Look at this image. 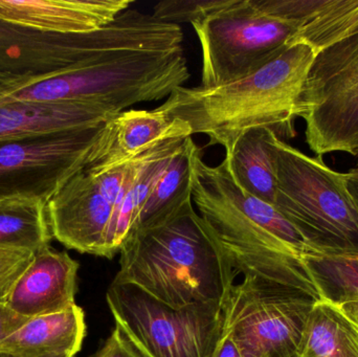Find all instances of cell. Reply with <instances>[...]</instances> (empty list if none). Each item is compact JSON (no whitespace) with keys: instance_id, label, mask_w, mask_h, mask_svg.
I'll return each instance as SVG.
<instances>
[{"instance_id":"5","label":"cell","mask_w":358,"mask_h":357,"mask_svg":"<svg viewBox=\"0 0 358 357\" xmlns=\"http://www.w3.org/2000/svg\"><path fill=\"white\" fill-rule=\"evenodd\" d=\"M180 25L129 8L108 24L82 34L42 33L0 21V71L50 75L106 57L182 46Z\"/></svg>"},{"instance_id":"3","label":"cell","mask_w":358,"mask_h":357,"mask_svg":"<svg viewBox=\"0 0 358 357\" xmlns=\"http://www.w3.org/2000/svg\"><path fill=\"white\" fill-rule=\"evenodd\" d=\"M119 254L113 280L176 308L222 305L237 275L192 199L165 221L132 232Z\"/></svg>"},{"instance_id":"31","label":"cell","mask_w":358,"mask_h":357,"mask_svg":"<svg viewBox=\"0 0 358 357\" xmlns=\"http://www.w3.org/2000/svg\"><path fill=\"white\" fill-rule=\"evenodd\" d=\"M347 184H348L349 192L358 207V168L347 172Z\"/></svg>"},{"instance_id":"14","label":"cell","mask_w":358,"mask_h":357,"mask_svg":"<svg viewBox=\"0 0 358 357\" xmlns=\"http://www.w3.org/2000/svg\"><path fill=\"white\" fill-rule=\"evenodd\" d=\"M192 136L189 126L155 110H125L105 123L85 169L102 170L132 161L153 145L172 136Z\"/></svg>"},{"instance_id":"17","label":"cell","mask_w":358,"mask_h":357,"mask_svg":"<svg viewBox=\"0 0 358 357\" xmlns=\"http://www.w3.org/2000/svg\"><path fill=\"white\" fill-rule=\"evenodd\" d=\"M187 138L189 136L165 138L141 155L138 165L124 182L120 192L119 201L107 231L105 258L111 259L120 253L155 184Z\"/></svg>"},{"instance_id":"1","label":"cell","mask_w":358,"mask_h":357,"mask_svg":"<svg viewBox=\"0 0 358 357\" xmlns=\"http://www.w3.org/2000/svg\"><path fill=\"white\" fill-rule=\"evenodd\" d=\"M192 201L236 274L258 277L321 299L305 258L315 256L273 205L242 190L227 161L216 167L192 153Z\"/></svg>"},{"instance_id":"22","label":"cell","mask_w":358,"mask_h":357,"mask_svg":"<svg viewBox=\"0 0 358 357\" xmlns=\"http://www.w3.org/2000/svg\"><path fill=\"white\" fill-rule=\"evenodd\" d=\"M195 145L192 136L183 140L155 184L130 234L165 221L187 201H191L192 153Z\"/></svg>"},{"instance_id":"29","label":"cell","mask_w":358,"mask_h":357,"mask_svg":"<svg viewBox=\"0 0 358 357\" xmlns=\"http://www.w3.org/2000/svg\"><path fill=\"white\" fill-rule=\"evenodd\" d=\"M214 357H242L231 335L224 329Z\"/></svg>"},{"instance_id":"26","label":"cell","mask_w":358,"mask_h":357,"mask_svg":"<svg viewBox=\"0 0 358 357\" xmlns=\"http://www.w3.org/2000/svg\"><path fill=\"white\" fill-rule=\"evenodd\" d=\"M35 254L0 247V303H6L16 283L33 261Z\"/></svg>"},{"instance_id":"27","label":"cell","mask_w":358,"mask_h":357,"mask_svg":"<svg viewBox=\"0 0 358 357\" xmlns=\"http://www.w3.org/2000/svg\"><path fill=\"white\" fill-rule=\"evenodd\" d=\"M92 357H141L121 330L115 327L102 347Z\"/></svg>"},{"instance_id":"24","label":"cell","mask_w":358,"mask_h":357,"mask_svg":"<svg viewBox=\"0 0 358 357\" xmlns=\"http://www.w3.org/2000/svg\"><path fill=\"white\" fill-rule=\"evenodd\" d=\"M321 299L334 304L358 300V255L305 258Z\"/></svg>"},{"instance_id":"12","label":"cell","mask_w":358,"mask_h":357,"mask_svg":"<svg viewBox=\"0 0 358 357\" xmlns=\"http://www.w3.org/2000/svg\"><path fill=\"white\" fill-rule=\"evenodd\" d=\"M104 125L0 144V198L38 197L48 203L83 169Z\"/></svg>"},{"instance_id":"15","label":"cell","mask_w":358,"mask_h":357,"mask_svg":"<svg viewBox=\"0 0 358 357\" xmlns=\"http://www.w3.org/2000/svg\"><path fill=\"white\" fill-rule=\"evenodd\" d=\"M115 115L87 103L10 100L4 96L0 71V144L94 127Z\"/></svg>"},{"instance_id":"30","label":"cell","mask_w":358,"mask_h":357,"mask_svg":"<svg viewBox=\"0 0 358 357\" xmlns=\"http://www.w3.org/2000/svg\"><path fill=\"white\" fill-rule=\"evenodd\" d=\"M341 310L358 327V300L336 304Z\"/></svg>"},{"instance_id":"19","label":"cell","mask_w":358,"mask_h":357,"mask_svg":"<svg viewBox=\"0 0 358 357\" xmlns=\"http://www.w3.org/2000/svg\"><path fill=\"white\" fill-rule=\"evenodd\" d=\"M268 128L246 130L225 150L224 161L236 184L248 194L275 205L277 175Z\"/></svg>"},{"instance_id":"16","label":"cell","mask_w":358,"mask_h":357,"mask_svg":"<svg viewBox=\"0 0 358 357\" xmlns=\"http://www.w3.org/2000/svg\"><path fill=\"white\" fill-rule=\"evenodd\" d=\"M79 262L66 252L45 247L34 255L6 304L27 318L48 316L75 305Z\"/></svg>"},{"instance_id":"25","label":"cell","mask_w":358,"mask_h":357,"mask_svg":"<svg viewBox=\"0 0 358 357\" xmlns=\"http://www.w3.org/2000/svg\"><path fill=\"white\" fill-rule=\"evenodd\" d=\"M229 0H165L155 4L152 16L159 22L194 23L216 12Z\"/></svg>"},{"instance_id":"2","label":"cell","mask_w":358,"mask_h":357,"mask_svg":"<svg viewBox=\"0 0 358 357\" xmlns=\"http://www.w3.org/2000/svg\"><path fill=\"white\" fill-rule=\"evenodd\" d=\"M315 52L292 44L248 77L215 87L176 88L157 107L189 126L192 136L204 134L210 145L229 150L252 128H268L280 138L296 136V107Z\"/></svg>"},{"instance_id":"9","label":"cell","mask_w":358,"mask_h":357,"mask_svg":"<svg viewBox=\"0 0 358 357\" xmlns=\"http://www.w3.org/2000/svg\"><path fill=\"white\" fill-rule=\"evenodd\" d=\"M296 117L315 156L358 157V29L315 52Z\"/></svg>"},{"instance_id":"33","label":"cell","mask_w":358,"mask_h":357,"mask_svg":"<svg viewBox=\"0 0 358 357\" xmlns=\"http://www.w3.org/2000/svg\"><path fill=\"white\" fill-rule=\"evenodd\" d=\"M355 168H358V157H357V167Z\"/></svg>"},{"instance_id":"32","label":"cell","mask_w":358,"mask_h":357,"mask_svg":"<svg viewBox=\"0 0 358 357\" xmlns=\"http://www.w3.org/2000/svg\"><path fill=\"white\" fill-rule=\"evenodd\" d=\"M0 357H15V356H10V354H0ZM62 357H71V356H62Z\"/></svg>"},{"instance_id":"18","label":"cell","mask_w":358,"mask_h":357,"mask_svg":"<svg viewBox=\"0 0 358 357\" xmlns=\"http://www.w3.org/2000/svg\"><path fill=\"white\" fill-rule=\"evenodd\" d=\"M85 335V314L75 304L63 312L31 319L0 343V354L15 357H75Z\"/></svg>"},{"instance_id":"20","label":"cell","mask_w":358,"mask_h":357,"mask_svg":"<svg viewBox=\"0 0 358 357\" xmlns=\"http://www.w3.org/2000/svg\"><path fill=\"white\" fill-rule=\"evenodd\" d=\"M52 238L48 201L27 196L0 198V247L35 254L50 247Z\"/></svg>"},{"instance_id":"11","label":"cell","mask_w":358,"mask_h":357,"mask_svg":"<svg viewBox=\"0 0 358 357\" xmlns=\"http://www.w3.org/2000/svg\"><path fill=\"white\" fill-rule=\"evenodd\" d=\"M140 157L102 170L83 168L71 176L48 203L52 238L67 249L104 257L120 192Z\"/></svg>"},{"instance_id":"8","label":"cell","mask_w":358,"mask_h":357,"mask_svg":"<svg viewBox=\"0 0 358 357\" xmlns=\"http://www.w3.org/2000/svg\"><path fill=\"white\" fill-rule=\"evenodd\" d=\"M106 301L115 327L141 357H214L223 333L222 305L176 308L129 283L113 281Z\"/></svg>"},{"instance_id":"6","label":"cell","mask_w":358,"mask_h":357,"mask_svg":"<svg viewBox=\"0 0 358 357\" xmlns=\"http://www.w3.org/2000/svg\"><path fill=\"white\" fill-rule=\"evenodd\" d=\"M277 195L273 207L317 255H358V207L347 173L271 133Z\"/></svg>"},{"instance_id":"21","label":"cell","mask_w":358,"mask_h":357,"mask_svg":"<svg viewBox=\"0 0 358 357\" xmlns=\"http://www.w3.org/2000/svg\"><path fill=\"white\" fill-rule=\"evenodd\" d=\"M300 357H358V327L338 305L319 300L307 320Z\"/></svg>"},{"instance_id":"28","label":"cell","mask_w":358,"mask_h":357,"mask_svg":"<svg viewBox=\"0 0 358 357\" xmlns=\"http://www.w3.org/2000/svg\"><path fill=\"white\" fill-rule=\"evenodd\" d=\"M31 320L13 310L6 303H0V343L14 335Z\"/></svg>"},{"instance_id":"10","label":"cell","mask_w":358,"mask_h":357,"mask_svg":"<svg viewBox=\"0 0 358 357\" xmlns=\"http://www.w3.org/2000/svg\"><path fill=\"white\" fill-rule=\"evenodd\" d=\"M315 302L296 289L243 277L223 301V329L242 357H300Z\"/></svg>"},{"instance_id":"23","label":"cell","mask_w":358,"mask_h":357,"mask_svg":"<svg viewBox=\"0 0 358 357\" xmlns=\"http://www.w3.org/2000/svg\"><path fill=\"white\" fill-rule=\"evenodd\" d=\"M358 29V0H307L306 10L290 45L304 43L315 52Z\"/></svg>"},{"instance_id":"4","label":"cell","mask_w":358,"mask_h":357,"mask_svg":"<svg viewBox=\"0 0 358 357\" xmlns=\"http://www.w3.org/2000/svg\"><path fill=\"white\" fill-rule=\"evenodd\" d=\"M189 75L181 46L106 57L50 75L2 71V82L10 100L87 103L119 115L134 105L168 98Z\"/></svg>"},{"instance_id":"7","label":"cell","mask_w":358,"mask_h":357,"mask_svg":"<svg viewBox=\"0 0 358 357\" xmlns=\"http://www.w3.org/2000/svg\"><path fill=\"white\" fill-rule=\"evenodd\" d=\"M201 48L202 87L237 81L277 58L299 24L275 12L271 0H229L192 23Z\"/></svg>"},{"instance_id":"13","label":"cell","mask_w":358,"mask_h":357,"mask_svg":"<svg viewBox=\"0 0 358 357\" xmlns=\"http://www.w3.org/2000/svg\"><path fill=\"white\" fill-rule=\"evenodd\" d=\"M132 4V0H0V21L42 33H88Z\"/></svg>"}]
</instances>
